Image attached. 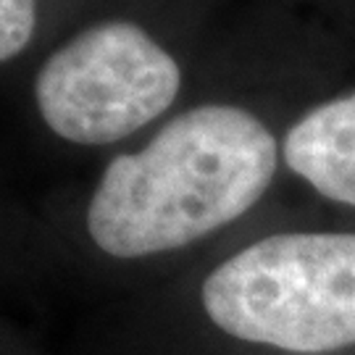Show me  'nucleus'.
<instances>
[{
  "label": "nucleus",
  "mask_w": 355,
  "mask_h": 355,
  "mask_svg": "<svg viewBox=\"0 0 355 355\" xmlns=\"http://www.w3.org/2000/svg\"><path fill=\"white\" fill-rule=\"evenodd\" d=\"M279 148L245 108L205 103L171 119L142 150L105 166L87 205L89 240L121 261L174 253L253 208Z\"/></svg>",
  "instance_id": "obj_1"
},
{
  "label": "nucleus",
  "mask_w": 355,
  "mask_h": 355,
  "mask_svg": "<svg viewBox=\"0 0 355 355\" xmlns=\"http://www.w3.org/2000/svg\"><path fill=\"white\" fill-rule=\"evenodd\" d=\"M216 329L292 353L355 345V234L287 232L242 248L205 277Z\"/></svg>",
  "instance_id": "obj_2"
},
{
  "label": "nucleus",
  "mask_w": 355,
  "mask_h": 355,
  "mask_svg": "<svg viewBox=\"0 0 355 355\" xmlns=\"http://www.w3.org/2000/svg\"><path fill=\"white\" fill-rule=\"evenodd\" d=\"M182 71L132 21H103L42 64L35 103L53 135L74 145H111L150 124L177 101Z\"/></svg>",
  "instance_id": "obj_3"
},
{
  "label": "nucleus",
  "mask_w": 355,
  "mask_h": 355,
  "mask_svg": "<svg viewBox=\"0 0 355 355\" xmlns=\"http://www.w3.org/2000/svg\"><path fill=\"white\" fill-rule=\"evenodd\" d=\"M282 150L313 190L355 208V92L305 114L287 132Z\"/></svg>",
  "instance_id": "obj_4"
},
{
  "label": "nucleus",
  "mask_w": 355,
  "mask_h": 355,
  "mask_svg": "<svg viewBox=\"0 0 355 355\" xmlns=\"http://www.w3.org/2000/svg\"><path fill=\"white\" fill-rule=\"evenodd\" d=\"M37 24V0H0V64L26 48Z\"/></svg>",
  "instance_id": "obj_5"
}]
</instances>
